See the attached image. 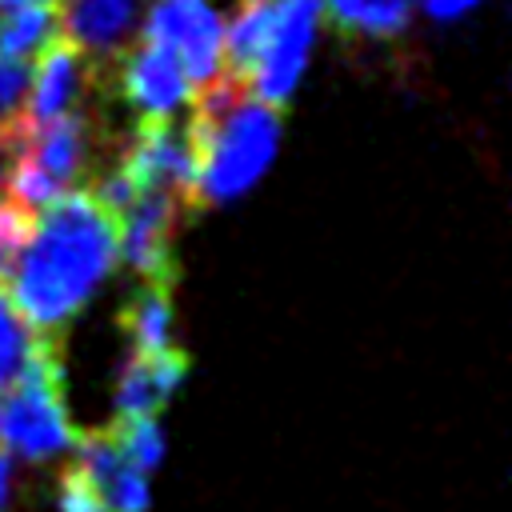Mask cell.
Instances as JSON below:
<instances>
[{
    "instance_id": "obj_1",
    "label": "cell",
    "mask_w": 512,
    "mask_h": 512,
    "mask_svg": "<svg viewBox=\"0 0 512 512\" xmlns=\"http://www.w3.org/2000/svg\"><path fill=\"white\" fill-rule=\"evenodd\" d=\"M120 256V216L92 188H64L28 228L4 292L32 332L60 328L92 300Z\"/></svg>"
},
{
    "instance_id": "obj_2",
    "label": "cell",
    "mask_w": 512,
    "mask_h": 512,
    "mask_svg": "<svg viewBox=\"0 0 512 512\" xmlns=\"http://www.w3.org/2000/svg\"><path fill=\"white\" fill-rule=\"evenodd\" d=\"M188 132L196 144V208L224 204L268 172L280 144V108L224 68L192 92Z\"/></svg>"
},
{
    "instance_id": "obj_3",
    "label": "cell",
    "mask_w": 512,
    "mask_h": 512,
    "mask_svg": "<svg viewBox=\"0 0 512 512\" xmlns=\"http://www.w3.org/2000/svg\"><path fill=\"white\" fill-rule=\"evenodd\" d=\"M76 428L64 404L60 336L36 332L20 372L0 388V452L24 460H48L68 452Z\"/></svg>"
},
{
    "instance_id": "obj_4",
    "label": "cell",
    "mask_w": 512,
    "mask_h": 512,
    "mask_svg": "<svg viewBox=\"0 0 512 512\" xmlns=\"http://www.w3.org/2000/svg\"><path fill=\"white\" fill-rule=\"evenodd\" d=\"M120 168L136 180V188H164L188 212H196V144L188 116H140L132 140L120 152Z\"/></svg>"
},
{
    "instance_id": "obj_5",
    "label": "cell",
    "mask_w": 512,
    "mask_h": 512,
    "mask_svg": "<svg viewBox=\"0 0 512 512\" xmlns=\"http://www.w3.org/2000/svg\"><path fill=\"white\" fill-rule=\"evenodd\" d=\"M140 36L164 48L188 72L192 88L224 72V20L212 0H152Z\"/></svg>"
},
{
    "instance_id": "obj_6",
    "label": "cell",
    "mask_w": 512,
    "mask_h": 512,
    "mask_svg": "<svg viewBox=\"0 0 512 512\" xmlns=\"http://www.w3.org/2000/svg\"><path fill=\"white\" fill-rule=\"evenodd\" d=\"M324 0H276V16L268 28V40L256 56V64L248 68L244 84L252 96L284 108L288 96L300 84V72L308 64V48H312V32H316V16H320Z\"/></svg>"
},
{
    "instance_id": "obj_7",
    "label": "cell",
    "mask_w": 512,
    "mask_h": 512,
    "mask_svg": "<svg viewBox=\"0 0 512 512\" xmlns=\"http://www.w3.org/2000/svg\"><path fill=\"white\" fill-rule=\"evenodd\" d=\"M188 208L164 188H140L136 200L120 212V252L140 272V280H180L176 264V224Z\"/></svg>"
},
{
    "instance_id": "obj_8",
    "label": "cell",
    "mask_w": 512,
    "mask_h": 512,
    "mask_svg": "<svg viewBox=\"0 0 512 512\" xmlns=\"http://www.w3.org/2000/svg\"><path fill=\"white\" fill-rule=\"evenodd\" d=\"M112 76H116V92L140 112V116H172L192 100V80L188 72L156 44H148L144 36L124 44L112 60Z\"/></svg>"
},
{
    "instance_id": "obj_9",
    "label": "cell",
    "mask_w": 512,
    "mask_h": 512,
    "mask_svg": "<svg viewBox=\"0 0 512 512\" xmlns=\"http://www.w3.org/2000/svg\"><path fill=\"white\" fill-rule=\"evenodd\" d=\"M32 80L24 100V120H48L80 108L88 84L96 80V60L64 32H52L32 56Z\"/></svg>"
},
{
    "instance_id": "obj_10",
    "label": "cell",
    "mask_w": 512,
    "mask_h": 512,
    "mask_svg": "<svg viewBox=\"0 0 512 512\" xmlns=\"http://www.w3.org/2000/svg\"><path fill=\"white\" fill-rule=\"evenodd\" d=\"M72 444L80 452L84 476L92 480V488L104 496V504L112 512H144L148 508V480H144L148 472L136 468L120 452V444H116V436L108 428H100V432H76Z\"/></svg>"
},
{
    "instance_id": "obj_11",
    "label": "cell",
    "mask_w": 512,
    "mask_h": 512,
    "mask_svg": "<svg viewBox=\"0 0 512 512\" xmlns=\"http://www.w3.org/2000/svg\"><path fill=\"white\" fill-rule=\"evenodd\" d=\"M184 376H188V356L180 344H172L156 356L132 352V360L116 376L112 416H156L168 404V396L180 388Z\"/></svg>"
},
{
    "instance_id": "obj_12",
    "label": "cell",
    "mask_w": 512,
    "mask_h": 512,
    "mask_svg": "<svg viewBox=\"0 0 512 512\" xmlns=\"http://www.w3.org/2000/svg\"><path fill=\"white\" fill-rule=\"evenodd\" d=\"M140 0H60V32L96 64H108L132 36Z\"/></svg>"
},
{
    "instance_id": "obj_13",
    "label": "cell",
    "mask_w": 512,
    "mask_h": 512,
    "mask_svg": "<svg viewBox=\"0 0 512 512\" xmlns=\"http://www.w3.org/2000/svg\"><path fill=\"white\" fill-rule=\"evenodd\" d=\"M172 288L176 284L168 280H144L140 292L128 300L120 324L136 356H156L176 344L172 340Z\"/></svg>"
},
{
    "instance_id": "obj_14",
    "label": "cell",
    "mask_w": 512,
    "mask_h": 512,
    "mask_svg": "<svg viewBox=\"0 0 512 512\" xmlns=\"http://www.w3.org/2000/svg\"><path fill=\"white\" fill-rule=\"evenodd\" d=\"M272 16H276V0H240L232 8L228 24H224V60H228V72H236L240 80L256 64V56L268 40Z\"/></svg>"
},
{
    "instance_id": "obj_15",
    "label": "cell",
    "mask_w": 512,
    "mask_h": 512,
    "mask_svg": "<svg viewBox=\"0 0 512 512\" xmlns=\"http://www.w3.org/2000/svg\"><path fill=\"white\" fill-rule=\"evenodd\" d=\"M340 32L352 36H396L412 20V0H324Z\"/></svg>"
},
{
    "instance_id": "obj_16",
    "label": "cell",
    "mask_w": 512,
    "mask_h": 512,
    "mask_svg": "<svg viewBox=\"0 0 512 512\" xmlns=\"http://www.w3.org/2000/svg\"><path fill=\"white\" fill-rule=\"evenodd\" d=\"M120 444V452L136 464V468H156L160 456H164V436H160V424L156 416H116L112 428H108Z\"/></svg>"
},
{
    "instance_id": "obj_17",
    "label": "cell",
    "mask_w": 512,
    "mask_h": 512,
    "mask_svg": "<svg viewBox=\"0 0 512 512\" xmlns=\"http://www.w3.org/2000/svg\"><path fill=\"white\" fill-rule=\"evenodd\" d=\"M32 340H36V332L20 320V312L12 308L8 292L0 288V388L20 372V364H24L28 348H32Z\"/></svg>"
},
{
    "instance_id": "obj_18",
    "label": "cell",
    "mask_w": 512,
    "mask_h": 512,
    "mask_svg": "<svg viewBox=\"0 0 512 512\" xmlns=\"http://www.w3.org/2000/svg\"><path fill=\"white\" fill-rule=\"evenodd\" d=\"M28 228H32V212L28 208H20L16 200L0 204V288H4V280H8L16 256H20L24 240H28Z\"/></svg>"
},
{
    "instance_id": "obj_19",
    "label": "cell",
    "mask_w": 512,
    "mask_h": 512,
    "mask_svg": "<svg viewBox=\"0 0 512 512\" xmlns=\"http://www.w3.org/2000/svg\"><path fill=\"white\" fill-rule=\"evenodd\" d=\"M60 512H112V508L104 504V496L92 488V480L76 464L60 476Z\"/></svg>"
},
{
    "instance_id": "obj_20",
    "label": "cell",
    "mask_w": 512,
    "mask_h": 512,
    "mask_svg": "<svg viewBox=\"0 0 512 512\" xmlns=\"http://www.w3.org/2000/svg\"><path fill=\"white\" fill-rule=\"evenodd\" d=\"M436 20H452V16H460V12H468L476 0H420Z\"/></svg>"
},
{
    "instance_id": "obj_21",
    "label": "cell",
    "mask_w": 512,
    "mask_h": 512,
    "mask_svg": "<svg viewBox=\"0 0 512 512\" xmlns=\"http://www.w3.org/2000/svg\"><path fill=\"white\" fill-rule=\"evenodd\" d=\"M12 152H16V140H12V128L0 124V188L8 180V168H12Z\"/></svg>"
},
{
    "instance_id": "obj_22",
    "label": "cell",
    "mask_w": 512,
    "mask_h": 512,
    "mask_svg": "<svg viewBox=\"0 0 512 512\" xmlns=\"http://www.w3.org/2000/svg\"><path fill=\"white\" fill-rule=\"evenodd\" d=\"M8 492H12V456L0 452V512L8 504Z\"/></svg>"
},
{
    "instance_id": "obj_23",
    "label": "cell",
    "mask_w": 512,
    "mask_h": 512,
    "mask_svg": "<svg viewBox=\"0 0 512 512\" xmlns=\"http://www.w3.org/2000/svg\"><path fill=\"white\" fill-rule=\"evenodd\" d=\"M16 4H40V0H0V8H16Z\"/></svg>"
}]
</instances>
